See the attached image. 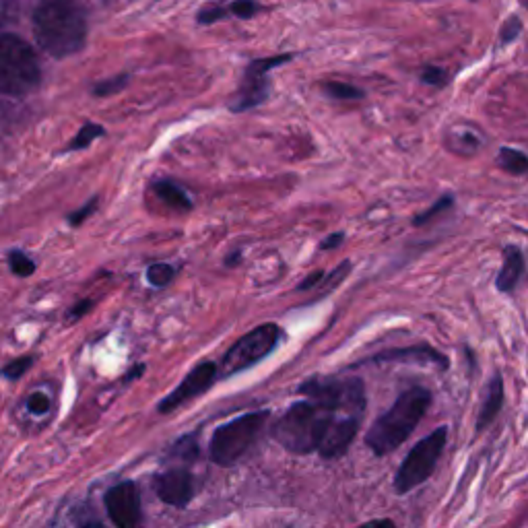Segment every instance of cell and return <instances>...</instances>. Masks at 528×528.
Here are the masks:
<instances>
[{"instance_id": "1", "label": "cell", "mask_w": 528, "mask_h": 528, "mask_svg": "<svg viewBox=\"0 0 528 528\" xmlns=\"http://www.w3.org/2000/svg\"><path fill=\"white\" fill-rule=\"evenodd\" d=\"M300 392L306 401L289 405L273 423L271 436L293 454L343 456L366 411V386L359 378H312Z\"/></svg>"}, {"instance_id": "2", "label": "cell", "mask_w": 528, "mask_h": 528, "mask_svg": "<svg viewBox=\"0 0 528 528\" xmlns=\"http://www.w3.org/2000/svg\"><path fill=\"white\" fill-rule=\"evenodd\" d=\"M33 33L40 48L50 56H73L87 42L85 11L75 0H40L33 13Z\"/></svg>"}, {"instance_id": "3", "label": "cell", "mask_w": 528, "mask_h": 528, "mask_svg": "<svg viewBox=\"0 0 528 528\" xmlns=\"http://www.w3.org/2000/svg\"><path fill=\"white\" fill-rule=\"evenodd\" d=\"M429 405H432V392L427 388H407L399 399L394 401V405L372 423V429L366 436L368 448L376 456H386L394 452L415 432V427L427 413Z\"/></svg>"}, {"instance_id": "4", "label": "cell", "mask_w": 528, "mask_h": 528, "mask_svg": "<svg viewBox=\"0 0 528 528\" xmlns=\"http://www.w3.org/2000/svg\"><path fill=\"white\" fill-rule=\"evenodd\" d=\"M40 62L31 46L13 33L0 36V95L21 97L38 89Z\"/></svg>"}, {"instance_id": "5", "label": "cell", "mask_w": 528, "mask_h": 528, "mask_svg": "<svg viewBox=\"0 0 528 528\" xmlns=\"http://www.w3.org/2000/svg\"><path fill=\"white\" fill-rule=\"evenodd\" d=\"M269 417H271L269 411H254L217 427L209 446V454L215 465L219 467L236 465V462L252 448L254 440L260 436L262 427L267 425Z\"/></svg>"}, {"instance_id": "6", "label": "cell", "mask_w": 528, "mask_h": 528, "mask_svg": "<svg viewBox=\"0 0 528 528\" xmlns=\"http://www.w3.org/2000/svg\"><path fill=\"white\" fill-rule=\"evenodd\" d=\"M448 440V427H438L427 438L419 440L409 454L405 456L403 465L396 471L394 477V489L399 495H405L425 483L438 467V460L444 452Z\"/></svg>"}, {"instance_id": "7", "label": "cell", "mask_w": 528, "mask_h": 528, "mask_svg": "<svg viewBox=\"0 0 528 528\" xmlns=\"http://www.w3.org/2000/svg\"><path fill=\"white\" fill-rule=\"evenodd\" d=\"M283 333L277 324H260L254 330H250L248 335H244L238 343H234L223 359H221V366L219 376L221 378H231L236 376L248 368H252L254 363L262 361L264 357H269L279 341H281Z\"/></svg>"}, {"instance_id": "8", "label": "cell", "mask_w": 528, "mask_h": 528, "mask_svg": "<svg viewBox=\"0 0 528 528\" xmlns=\"http://www.w3.org/2000/svg\"><path fill=\"white\" fill-rule=\"evenodd\" d=\"M293 54H279V56H269V58H256L252 60L246 71L244 77L240 81V87L236 91V95L231 97L229 102V110L231 112H248L252 108H258L260 104H264L271 95V79L269 73L277 66L291 62Z\"/></svg>"}, {"instance_id": "9", "label": "cell", "mask_w": 528, "mask_h": 528, "mask_svg": "<svg viewBox=\"0 0 528 528\" xmlns=\"http://www.w3.org/2000/svg\"><path fill=\"white\" fill-rule=\"evenodd\" d=\"M217 376H219V370L213 361L198 363V366L182 380V384L159 403V407H157L159 413H163V415L172 413L178 407H182L184 403H188L190 399H194V396H201L203 392H207L215 384Z\"/></svg>"}, {"instance_id": "10", "label": "cell", "mask_w": 528, "mask_h": 528, "mask_svg": "<svg viewBox=\"0 0 528 528\" xmlns=\"http://www.w3.org/2000/svg\"><path fill=\"white\" fill-rule=\"evenodd\" d=\"M110 520L120 528H132L141 522V495L135 483H120L108 489L104 498Z\"/></svg>"}, {"instance_id": "11", "label": "cell", "mask_w": 528, "mask_h": 528, "mask_svg": "<svg viewBox=\"0 0 528 528\" xmlns=\"http://www.w3.org/2000/svg\"><path fill=\"white\" fill-rule=\"evenodd\" d=\"M155 491L168 506L186 508L194 498V479L186 469H170L157 477Z\"/></svg>"}, {"instance_id": "12", "label": "cell", "mask_w": 528, "mask_h": 528, "mask_svg": "<svg viewBox=\"0 0 528 528\" xmlns=\"http://www.w3.org/2000/svg\"><path fill=\"white\" fill-rule=\"evenodd\" d=\"M502 407H504V380L500 374H495L485 390V399L477 417V434H481L487 425L493 423V419L498 417Z\"/></svg>"}, {"instance_id": "13", "label": "cell", "mask_w": 528, "mask_h": 528, "mask_svg": "<svg viewBox=\"0 0 528 528\" xmlns=\"http://www.w3.org/2000/svg\"><path fill=\"white\" fill-rule=\"evenodd\" d=\"M522 275H524V254L518 246L510 244L504 248V267L498 279H495V285H498V289L504 293H512L520 283Z\"/></svg>"}, {"instance_id": "14", "label": "cell", "mask_w": 528, "mask_h": 528, "mask_svg": "<svg viewBox=\"0 0 528 528\" xmlns=\"http://www.w3.org/2000/svg\"><path fill=\"white\" fill-rule=\"evenodd\" d=\"M407 359L434 361V363H440V366H442L444 370L448 368V357L442 355L440 351L432 349L429 345H415V347H407V349L386 351V353H380V355L372 357L370 361H374V363H382V361H407Z\"/></svg>"}, {"instance_id": "15", "label": "cell", "mask_w": 528, "mask_h": 528, "mask_svg": "<svg viewBox=\"0 0 528 528\" xmlns=\"http://www.w3.org/2000/svg\"><path fill=\"white\" fill-rule=\"evenodd\" d=\"M153 190L161 198V203L172 207L174 211H190L192 209L190 196L184 192V188H180L172 180H159V182H155L153 184Z\"/></svg>"}, {"instance_id": "16", "label": "cell", "mask_w": 528, "mask_h": 528, "mask_svg": "<svg viewBox=\"0 0 528 528\" xmlns=\"http://www.w3.org/2000/svg\"><path fill=\"white\" fill-rule=\"evenodd\" d=\"M498 165L508 174L522 176L528 174V155L512 147H502L498 153Z\"/></svg>"}, {"instance_id": "17", "label": "cell", "mask_w": 528, "mask_h": 528, "mask_svg": "<svg viewBox=\"0 0 528 528\" xmlns=\"http://www.w3.org/2000/svg\"><path fill=\"white\" fill-rule=\"evenodd\" d=\"M104 126H99V124H85L79 132H77V137L66 145L64 151H79V149H87L95 139L99 137H104Z\"/></svg>"}, {"instance_id": "18", "label": "cell", "mask_w": 528, "mask_h": 528, "mask_svg": "<svg viewBox=\"0 0 528 528\" xmlns=\"http://www.w3.org/2000/svg\"><path fill=\"white\" fill-rule=\"evenodd\" d=\"M322 91L333 99H361V97H366V93H363L359 87L349 85V83H341V81H326L322 85Z\"/></svg>"}, {"instance_id": "19", "label": "cell", "mask_w": 528, "mask_h": 528, "mask_svg": "<svg viewBox=\"0 0 528 528\" xmlns=\"http://www.w3.org/2000/svg\"><path fill=\"white\" fill-rule=\"evenodd\" d=\"M351 273V262L345 260L343 264H339V267L330 273V275H324V279L318 283V291H316V297H322L326 293L333 291L335 287H339L343 283V279Z\"/></svg>"}, {"instance_id": "20", "label": "cell", "mask_w": 528, "mask_h": 528, "mask_svg": "<svg viewBox=\"0 0 528 528\" xmlns=\"http://www.w3.org/2000/svg\"><path fill=\"white\" fill-rule=\"evenodd\" d=\"M174 277H176V269L172 267V264H165V262H155L147 271V279L153 287L170 285Z\"/></svg>"}, {"instance_id": "21", "label": "cell", "mask_w": 528, "mask_h": 528, "mask_svg": "<svg viewBox=\"0 0 528 528\" xmlns=\"http://www.w3.org/2000/svg\"><path fill=\"white\" fill-rule=\"evenodd\" d=\"M9 264H11V271L17 277H29L33 271H36V262H33L29 256H25L21 250H13L9 254Z\"/></svg>"}, {"instance_id": "22", "label": "cell", "mask_w": 528, "mask_h": 528, "mask_svg": "<svg viewBox=\"0 0 528 528\" xmlns=\"http://www.w3.org/2000/svg\"><path fill=\"white\" fill-rule=\"evenodd\" d=\"M227 7H229V15H236L240 19H252L264 11V7L256 3V0H234V3Z\"/></svg>"}, {"instance_id": "23", "label": "cell", "mask_w": 528, "mask_h": 528, "mask_svg": "<svg viewBox=\"0 0 528 528\" xmlns=\"http://www.w3.org/2000/svg\"><path fill=\"white\" fill-rule=\"evenodd\" d=\"M421 81L425 85H432V87H446L450 83V75H448V71L442 69V66L427 64L425 69L421 71Z\"/></svg>"}, {"instance_id": "24", "label": "cell", "mask_w": 528, "mask_h": 528, "mask_svg": "<svg viewBox=\"0 0 528 528\" xmlns=\"http://www.w3.org/2000/svg\"><path fill=\"white\" fill-rule=\"evenodd\" d=\"M229 15V7L227 5H207L196 15V21L201 25H213L221 19H225Z\"/></svg>"}, {"instance_id": "25", "label": "cell", "mask_w": 528, "mask_h": 528, "mask_svg": "<svg viewBox=\"0 0 528 528\" xmlns=\"http://www.w3.org/2000/svg\"><path fill=\"white\" fill-rule=\"evenodd\" d=\"M126 85H128V75H118V77H112V79H108V81L97 83V85L93 87V95L108 97V95H114V93L122 91Z\"/></svg>"}, {"instance_id": "26", "label": "cell", "mask_w": 528, "mask_h": 528, "mask_svg": "<svg viewBox=\"0 0 528 528\" xmlns=\"http://www.w3.org/2000/svg\"><path fill=\"white\" fill-rule=\"evenodd\" d=\"M172 456L182 458V460H194L198 456L196 436H184L182 440H178L172 448Z\"/></svg>"}, {"instance_id": "27", "label": "cell", "mask_w": 528, "mask_h": 528, "mask_svg": "<svg viewBox=\"0 0 528 528\" xmlns=\"http://www.w3.org/2000/svg\"><path fill=\"white\" fill-rule=\"evenodd\" d=\"M454 205V196H450V194H446V196H442L440 198V201L432 207V209H427L425 213H421V215H417L415 219H413V225H425L427 221H432L434 217H438L442 211H446V209H450Z\"/></svg>"}, {"instance_id": "28", "label": "cell", "mask_w": 528, "mask_h": 528, "mask_svg": "<svg viewBox=\"0 0 528 528\" xmlns=\"http://www.w3.org/2000/svg\"><path fill=\"white\" fill-rule=\"evenodd\" d=\"M520 31H522V21H520V17L512 15V17L506 19L504 25H502L500 42H502V44H512V42L520 36Z\"/></svg>"}, {"instance_id": "29", "label": "cell", "mask_w": 528, "mask_h": 528, "mask_svg": "<svg viewBox=\"0 0 528 528\" xmlns=\"http://www.w3.org/2000/svg\"><path fill=\"white\" fill-rule=\"evenodd\" d=\"M31 363H33V359L31 357H21V359H15V361H11L9 363V366L3 370V376L5 378H9V380H19L29 368H31Z\"/></svg>"}, {"instance_id": "30", "label": "cell", "mask_w": 528, "mask_h": 528, "mask_svg": "<svg viewBox=\"0 0 528 528\" xmlns=\"http://www.w3.org/2000/svg\"><path fill=\"white\" fill-rule=\"evenodd\" d=\"M27 409H29V413H33V415H44V413L50 409L48 396L42 394V392L31 394V396H29V401H27Z\"/></svg>"}, {"instance_id": "31", "label": "cell", "mask_w": 528, "mask_h": 528, "mask_svg": "<svg viewBox=\"0 0 528 528\" xmlns=\"http://www.w3.org/2000/svg\"><path fill=\"white\" fill-rule=\"evenodd\" d=\"M95 207H97V201H95V198H93V201H89L83 209H79V211H75L71 217H69V221H71V225H81L87 217H89V213H93L95 211Z\"/></svg>"}, {"instance_id": "32", "label": "cell", "mask_w": 528, "mask_h": 528, "mask_svg": "<svg viewBox=\"0 0 528 528\" xmlns=\"http://www.w3.org/2000/svg\"><path fill=\"white\" fill-rule=\"evenodd\" d=\"M343 242H345V234H343V231H337V234H330L328 238H324V240L320 242V250H335V248H339Z\"/></svg>"}, {"instance_id": "33", "label": "cell", "mask_w": 528, "mask_h": 528, "mask_svg": "<svg viewBox=\"0 0 528 528\" xmlns=\"http://www.w3.org/2000/svg\"><path fill=\"white\" fill-rule=\"evenodd\" d=\"M324 271H316V273H312V275H308L300 285H297V291H308V289H314V287H318V283L324 279Z\"/></svg>"}, {"instance_id": "34", "label": "cell", "mask_w": 528, "mask_h": 528, "mask_svg": "<svg viewBox=\"0 0 528 528\" xmlns=\"http://www.w3.org/2000/svg\"><path fill=\"white\" fill-rule=\"evenodd\" d=\"M89 308H91V302H85V304L81 302V304H79V306H77V308H75L71 314H73V318H79V316H83V314H85Z\"/></svg>"}, {"instance_id": "35", "label": "cell", "mask_w": 528, "mask_h": 528, "mask_svg": "<svg viewBox=\"0 0 528 528\" xmlns=\"http://www.w3.org/2000/svg\"><path fill=\"white\" fill-rule=\"evenodd\" d=\"M368 526H394L392 520H372L368 522Z\"/></svg>"}, {"instance_id": "36", "label": "cell", "mask_w": 528, "mask_h": 528, "mask_svg": "<svg viewBox=\"0 0 528 528\" xmlns=\"http://www.w3.org/2000/svg\"><path fill=\"white\" fill-rule=\"evenodd\" d=\"M520 5H522L526 11H528V0H520Z\"/></svg>"}]
</instances>
